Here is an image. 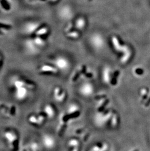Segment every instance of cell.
Returning <instances> with one entry per match:
<instances>
[{
	"label": "cell",
	"instance_id": "8992f818",
	"mask_svg": "<svg viewBox=\"0 0 150 151\" xmlns=\"http://www.w3.org/2000/svg\"><path fill=\"white\" fill-rule=\"evenodd\" d=\"M112 42H113V45H114V48L117 50L122 51L124 52L125 53H126V52H127L129 50L127 47H125V46L122 47L120 45H119V42L118 41V39L116 37H113Z\"/></svg>",
	"mask_w": 150,
	"mask_h": 151
},
{
	"label": "cell",
	"instance_id": "7a4b0ae2",
	"mask_svg": "<svg viewBox=\"0 0 150 151\" xmlns=\"http://www.w3.org/2000/svg\"><path fill=\"white\" fill-rule=\"evenodd\" d=\"M15 89V96L17 100L23 101L27 97L29 89L26 86H20Z\"/></svg>",
	"mask_w": 150,
	"mask_h": 151
},
{
	"label": "cell",
	"instance_id": "d6986e66",
	"mask_svg": "<svg viewBox=\"0 0 150 151\" xmlns=\"http://www.w3.org/2000/svg\"><path fill=\"white\" fill-rule=\"evenodd\" d=\"M103 80L106 83H108L111 82L110 74L109 69H106L104 71L103 74Z\"/></svg>",
	"mask_w": 150,
	"mask_h": 151
},
{
	"label": "cell",
	"instance_id": "f35d334b",
	"mask_svg": "<svg viewBox=\"0 0 150 151\" xmlns=\"http://www.w3.org/2000/svg\"><path fill=\"white\" fill-rule=\"evenodd\" d=\"M72 151H78V147H75Z\"/></svg>",
	"mask_w": 150,
	"mask_h": 151
},
{
	"label": "cell",
	"instance_id": "30bf717a",
	"mask_svg": "<svg viewBox=\"0 0 150 151\" xmlns=\"http://www.w3.org/2000/svg\"><path fill=\"white\" fill-rule=\"evenodd\" d=\"M12 28V26L9 24L0 22V35L5 34Z\"/></svg>",
	"mask_w": 150,
	"mask_h": 151
},
{
	"label": "cell",
	"instance_id": "f1b7e54d",
	"mask_svg": "<svg viewBox=\"0 0 150 151\" xmlns=\"http://www.w3.org/2000/svg\"><path fill=\"white\" fill-rule=\"evenodd\" d=\"M85 25V22L83 19H78L77 23V27L78 29H82Z\"/></svg>",
	"mask_w": 150,
	"mask_h": 151
},
{
	"label": "cell",
	"instance_id": "7402d4cb",
	"mask_svg": "<svg viewBox=\"0 0 150 151\" xmlns=\"http://www.w3.org/2000/svg\"><path fill=\"white\" fill-rule=\"evenodd\" d=\"M30 151H39V147L36 142H32L28 145Z\"/></svg>",
	"mask_w": 150,
	"mask_h": 151
},
{
	"label": "cell",
	"instance_id": "f546056e",
	"mask_svg": "<svg viewBox=\"0 0 150 151\" xmlns=\"http://www.w3.org/2000/svg\"><path fill=\"white\" fill-rule=\"evenodd\" d=\"M77 108H77V107L76 105H71L70 107L69 108V113L70 114H72V113H74L77 111V110H78Z\"/></svg>",
	"mask_w": 150,
	"mask_h": 151
},
{
	"label": "cell",
	"instance_id": "d6a6232c",
	"mask_svg": "<svg viewBox=\"0 0 150 151\" xmlns=\"http://www.w3.org/2000/svg\"><path fill=\"white\" fill-rule=\"evenodd\" d=\"M108 147L107 144H105L104 145H102V146L99 151H107V149H108Z\"/></svg>",
	"mask_w": 150,
	"mask_h": 151
},
{
	"label": "cell",
	"instance_id": "277c9868",
	"mask_svg": "<svg viewBox=\"0 0 150 151\" xmlns=\"http://www.w3.org/2000/svg\"><path fill=\"white\" fill-rule=\"evenodd\" d=\"M40 25L36 23H30L26 25L24 30L25 32L29 34L35 33L38 30Z\"/></svg>",
	"mask_w": 150,
	"mask_h": 151
},
{
	"label": "cell",
	"instance_id": "3957f363",
	"mask_svg": "<svg viewBox=\"0 0 150 151\" xmlns=\"http://www.w3.org/2000/svg\"><path fill=\"white\" fill-rule=\"evenodd\" d=\"M13 85L15 88L20 86H26L29 90H33L36 87L35 84L32 81L19 78L16 79L13 81Z\"/></svg>",
	"mask_w": 150,
	"mask_h": 151
},
{
	"label": "cell",
	"instance_id": "e0dca14e",
	"mask_svg": "<svg viewBox=\"0 0 150 151\" xmlns=\"http://www.w3.org/2000/svg\"><path fill=\"white\" fill-rule=\"evenodd\" d=\"M118 122H119V119H118V114L116 113H115L113 115V116L111 119V126L114 128L116 127L118 125Z\"/></svg>",
	"mask_w": 150,
	"mask_h": 151
},
{
	"label": "cell",
	"instance_id": "836d02e7",
	"mask_svg": "<svg viewBox=\"0 0 150 151\" xmlns=\"http://www.w3.org/2000/svg\"><path fill=\"white\" fill-rule=\"evenodd\" d=\"M68 36L70 37H74V38H76L78 36V34L76 32H74L70 33L68 34Z\"/></svg>",
	"mask_w": 150,
	"mask_h": 151
},
{
	"label": "cell",
	"instance_id": "ac0fdd59",
	"mask_svg": "<svg viewBox=\"0 0 150 151\" xmlns=\"http://www.w3.org/2000/svg\"><path fill=\"white\" fill-rule=\"evenodd\" d=\"M8 107L11 117L15 116L16 114L17 111V109L16 106L13 104H8Z\"/></svg>",
	"mask_w": 150,
	"mask_h": 151
},
{
	"label": "cell",
	"instance_id": "4fadbf2b",
	"mask_svg": "<svg viewBox=\"0 0 150 151\" xmlns=\"http://www.w3.org/2000/svg\"><path fill=\"white\" fill-rule=\"evenodd\" d=\"M80 115V112L77 111H76V112L74 113L64 115L62 117V121L63 122H66L67 121L69 120L70 119H74V118L77 117Z\"/></svg>",
	"mask_w": 150,
	"mask_h": 151
},
{
	"label": "cell",
	"instance_id": "ab89813d",
	"mask_svg": "<svg viewBox=\"0 0 150 151\" xmlns=\"http://www.w3.org/2000/svg\"><path fill=\"white\" fill-rule=\"evenodd\" d=\"M82 129H79V130H78L76 131V133H78H78H81V132H82Z\"/></svg>",
	"mask_w": 150,
	"mask_h": 151
},
{
	"label": "cell",
	"instance_id": "7bdbcfd3",
	"mask_svg": "<svg viewBox=\"0 0 150 151\" xmlns=\"http://www.w3.org/2000/svg\"><path fill=\"white\" fill-rule=\"evenodd\" d=\"M1 57L0 56V63H1Z\"/></svg>",
	"mask_w": 150,
	"mask_h": 151
},
{
	"label": "cell",
	"instance_id": "52a82bcc",
	"mask_svg": "<svg viewBox=\"0 0 150 151\" xmlns=\"http://www.w3.org/2000/svg\"><path fill=\"white\" fill-rule=\"evenodd\" d=\"M0 112L5 117H10V114L8 109V104L4 103H0Z\"/></svg>",
	"mask_w": 150,
	"mask_h": 151
},
{
	"label": "cell",
	"instance_id": "d590c367",
	"mask_svg": "<svg viewBox=\"0 0 150 151\" xmlns=\"http://www.w3.org/2000/svg\"><path fill=\"white\" fill-rule=\"evenodd\" d=\"M89 136V134H87L83 136V141H86L87 140V139H88V137Z\"/></svg>",
	"mask_w": 150,
	"mask_h": 151
},
{
	"label": "cell",
	"instance_id": "60d3db41",
	"mask_svg": "<svg viewBox=\"0 0 150 151\" xmlns=\"http://www.w3.org/2000/svg\"><path fill=\"white\" fill-rule=\"evenodd\" d=\"M28 1H35V0H27ZM40 1H45V0H40Z\"/></svg>",
	"mask_w": 150,
	"mask_h": 151
},
{
	"label": "cell",
	"instance_id": "74e56055",
	"mask_svg": "<svg viewBox=\"0 0 150 151\" xmlns=\"http://www.w3.org/2000/svg\"><path fill=\"white\" fill-rule=\"evenodd\" d=\"M104 96H105V95H98L97 96H96V98H98V99H99V98H104L105 97Z\"/></svg>",
	"mask_w": 150,
	"mask_h": 151
},
{
	"label": "cell",
	"instance_id": "5b68a950",
	"mask_svg": "<svg viewBox=\"0 0 150 151\" xmlns=\"http://www.w3.org/2000/svg\"><path fill=\"white\" fill-rule=\"evenodd\" d=\"M42 142L45 147L48 148H51L55 145V140L53 137L49 135H45L42 138Z\"/></svg>",
	"mask_w": 150,
	"mask_h": 151
},
{
	"label": "cell",
	"instance_id": "e575fe53",
	"mask_svg": "<svg viewBox=\"0 0 150 151\" xmlns=\"http://www.w3.org/2000/svg\"><path fill=\"white\" fill-rule=\"evenodd\" d=\"M86 67L85 66H83L82 67V70H81V73L83 74H85V73H86Z\"/></svg>",
	"mask_w": 150,
	"mask_h": 151
},
{
	"label": "cell",
	"instance_id": "9c48e42d",
	"mask_svg": "<svg viewBox=\"0 0 150 151\" xmlns=\"http://www.w3.org/2000/svg\"><path fill=\"white\" fill-rule=\"evenodd\" d=\"M40 70L41 72L44 73H56L57 72V69L49 65H42L40 68Z\"/></svg>",
	"mask_w": 150,
	"mask_h": 151
},
{
	"label": "cell",
	"instance_id": "484cf974",
	"mask_svg": "<svg viewBox=\"0 0 150 151\" xmlns=\"http://www.w3.org/2000/svg\"><path fill=\"white\" fill-rule=\"evenodd\" d=\"M80 142L77 139H71L69 142V145L70 147H77L79 146Z\"/></svg>",
	"mask_w": 150,
	"mask_h": 151
},
{
	"label": "cell",
	"instance_id": "2e32d148",
	"mask_svg": "<svg viewBox=\"0 0 150 151\" xmlns=\"http://www.w3.org/2000/svg\"><path fill=\"white\" fill-rule=\"evenodd\" d=\"M28 121L30 124L34 125H36V126L40 125L38 117H37V116L35 115H30L29 117Z\"/></svg>",
	"mask_w": 150,
	"mask_h": 151
},
{
	"label": "cell",
	"instance_id": "603a6c76",
	"mask_svg": "<svg viewBox=\"0 0 150 151\" xmlns=\"http://www.w3.org/2000/svg\"><path fill=\"white\" fill-rule=\"evenodd\" d=\"M109 99H105L104 100H103V101L101 102V103L99 104V105L98 107V110L99 111H102V110L106 106V105L108 104V103H109Z\"/></svg>",
	"mask_w": 150,
	"mask_h": 151
},
{
	"label": "cell",
	"instance_id": "8d00e7d4",
	"mask_svg": "<svg viewBox=\"0 0 150 151\" xmlns=\"http://www.w3.org/2000/svg\"><path fill=\"white\" fill-rule=\"evenodd\" d=\"M85 76L86 77L88 78H91L92 77V74L90 73H88V74H85Z\"/></svg>",
	"mask_w": 150,
	"mask_h": 151
},
{
	"label": "cell",
	"instance_id": "9a60e30c",
	"mask_svg": "<svg viewBox=\"0 0 150 151\" xmlns=\"http://www.w3.org/2000/svg\"><path fill=\"white\" fill-rule=\"evenodd\" d=\"M26 45L27 49H28V50H29L30 52H34L36 51V49H37V46L35 45V44L33 42V39L27 41L26 43Z\"/></svg>",
	"mask_w": 150,
	"mask_h": 151
},
{
	"label": "cell",
	"instance_id": "d4e9b609",
	"mask_svg": "<svg viewBox=\"0 0 150 151\" xmlns=\"http://www.w3.org/2000/svg\"><path fill=\"white\" fill-rule=\"evenodd\" d=\"M119 75V71H116L115 73H114V76H113V77L112 78L111 80V84L112 85H115L117 83V77Z\"/></svg>",
	"mask_w": 150,
	"mask_h": 151
},
{
	"label": "cell",
	"instance_id": "6da1fadb",
	"mask_svg": "<svg viewBox=\"0 0 150 151\" xmlns=\"http://www.w3.org/2000/svg\"><path fill=\"white\" fill-rule=\"evenodd\" d=\"M4 137L8 143L9 148L12 151H18L19 149V140L18 135L12 131H6Z\"/></svg>",
	"mask_w": 150,
	"mask_h": 151
},
{
	"label": "cell",
	"instance_id": "83f0119b",
	"mask_svg": "<svg viewBox=\"0 0 150 151\" xmlns=\"http://www.w3.org/2000/svg\"><path fill=\"white\" fill-rule=\"evenodd\" d=\"M66 128V125L65 123L63 122V124H61L60 127L59 131H58V134L60 136H61L63 134V132L65 131Z\"/></svg>",
	"mask_w": 150,
	"mask_h": 151
},
{
	"label": "cell",
	"instance_id": "cb8c5ba5",
	"mask_svg": "<svg viewBox=\"0 0 150 151\" xmlns=\"http://www.w3.org/2000/svg\"><path fill=\"white\" fill-rule=\"evenodd\" d=\"M63 93L62 90L60 87H57L54 90V96L56 100H57L58 98L60 97L61 94Z\"/></svg>",
	"mask_w": 150,
	"mask_h": 151
},
{
	"label": "cell",
	"instance_id": "ba28073f",
	"mask_svg": "<svg viewBox=\"0 0 150 151\" xmlns=\"http://www.w3.org/2000/svg\"><path fill=\"white\" fill-rule=\"evenodd\" d=\"M93 90V87L89 84H85L81 87V93L85 95H89L92 94Z\"/></svg>",
	"mask_w": 150,
	"mask_h": 151
},
{
	"label": "cell",
	"instance_id": "5bb4252c",
	"mask_svg": "<svg viewBox=\"0 0 150 151\" xmlns=\"http://www.w3.org/2000/svg\"><path fill=\"white\" fill-rule=\"evenodd\" d=\"M44 112L46 115V116H47L50 118L52 117L55 114V111L53 107L50 105H47L45 106L44 109Z\"/></svg>",
	"mask_w": 150,
	"mask_h": 151
},
{
	"label": "cell",
	"instance_id": "8fae6325",
	"mask_svg": "<svg viewBox=\"0 0 150 151\" xmlns=\"http://www.w3.org/2000/svg\"><path fill=\"white\" fill-rule=\"evenodd\" d=\"M55 64L57 67L62 69L67 68V66L68 65V63H67V61L63 58L58 59L55 62Z\"/></svg>",
	"mask_w": 150,
	"mask_h": 151
},
{
	"label": "cell",
	"instance_id": "ffe728a7",
	"mask_svg": "<svg viewBox=\"0 0 150 151\" xmlns=\"http://www.w3.org/2000/svg\"><path fill=\"white\" fill-rule=\"evenodd\" d=\"M33 40L37 47L42 46L45 44V41L43 40L42 39L40 38V36H37L34 39H33Z\"/></svg>",
	"mask_w": 150,
	"mask_h": 151
},
{
	"label": "cell",
	"instance_id": "44dd1931",
	"mask_svg": "<svg viewBox=\"0 0 150 151\" xmlns=\"http://www.w3.org/2000/svg\"><path fill=\"white\" fill-rule=\"evenodd\" d=\"M48 32V29L46 28H42L41 29H39L35 33V35L36 36H41L42 35H45Z\"/></svg>",
	"mask_w": 150,
	"mask_h": 151
},
{
	"label": "cell",
	"instance_id": "b9f144b4",
	"mask_svg": "<svg viewBox=\"0 0 150 151\" xmlns=\"http://www.w3.org/2000/svg\"><path fill=\"white\" fill-rule=\"evenodd\" d=\"M51 1H52V2H55V1H56L57 0H51Z\"/></svg>",
	"mask_w": 150,
	"mask_h": 151
},
{
	"label": "cell",
	"instance_id": "1f68e13d",
	"mask_svg": "<svg viewBox=\"0 0 150 151\" xmlns=\"http://www.w3.org/2000/svg\"><path fill=\"white\" fill-rule=\"evenodd\" d=\"M80 75V72H77L76 74L74 75V76H73V78H72V81L73 82H75L79 77V76Z\"/></svg>",
	"mask_w": 150,
	"mask_h": 151
},
{
	"label": "cell",
	"instance_id": "4dcf8cb0",
	"mask_svg": "<svg viewBox=\"0 0 150 151\" xmlns=\"http://www.w3.org/2000/svg\"><path fill=\"white\" fill-rule=\"evenodd\" d=\"M65 96H66V94H65V92L63 91V93L60 96V97L58 98V99L57 100V101H59V102H61V101H63L65 98Z\"/></svg>",
	"mask_w": 150,
	"mask_h": 151
},
{
	"label": "cell",
	"instance_id": "7c38bea8",
	"mask_svg": "<svg viewBox=\"0 0 150 151\" xmlns=\"http://www.w3.org/2000/svg\"><path fill=\"white\" fill-rule=\"evenodd\" d=\"M11 4L8 0H0V8L4 11H8L11 9Z\"/></svg>",
	"mask_w": 150,
	"mask_h": 151
},
{
	"label": "cell",
	"instance_id": "4316f807",
	"mask_svg": "<svg viewBox=\"0 0 150 151\" xmlns=\"http://www.w3.org/2000/svg\"><path fill=\"white\" fill-rule=\"evenodd\" d=\"M131 53L129 50L128 51H127L126 53H125V55L123 56L122 58V63H125L127 61L129 60V59L130 58V57H131Z\"/></svg>",
	"mask_w": 150,
	"mask_h": 151
}]
</instances>
